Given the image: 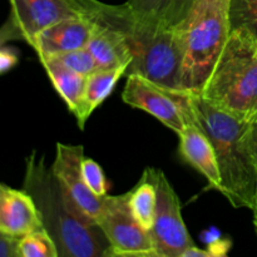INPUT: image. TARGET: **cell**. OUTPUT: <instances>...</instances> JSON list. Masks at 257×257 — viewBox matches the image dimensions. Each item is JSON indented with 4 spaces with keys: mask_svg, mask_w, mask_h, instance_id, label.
Here are the masks:
<instances>
[{
    "mask_svg": "<svg viewBox=\"0 0 257 257\" xmlns=\"http://www.w3.org/2000/svg\"><path fill=\"white\" fill-rule=\"evenodd\" d=\"M20 237L0 231V257H19Z\"/></svg>",
    "mask_w": 257,
    "mask_h": 257,
    "instance_id": "obj_25",
    "label": "cell"
},
{
    "mask_svg": "<svg viewBox=\"0 0 257 257\" xmlns=\"http://www.w3.org/2000/svg\"><path fill=\"white\" fill-rule=\"evenodd\" d=\"M231 32H242L257 43V0H228Z\"/></svg>",
    "mask_w": 257,
    "mask_h": 257,
    "instance_id": "obj_18",
    "label": "cell"
},
{
    "mask_svg": "<svg viewBox=\"0 0 257 257\" xmlns=\"http://www.w3.org/2000/svg\"><path fill=\"white\" fill-rule=\"evenodd\" d=\"M191 93L173 90L138 74H128L122 99L125 104L147 112L180 135L192 117Z\"/></svg>",
    "mask_w": 257,
    "mask_h": 257,
    "instance_id": "obj_6",
    "label": "cell"
},
{
    "mask_svg": "<svg viewBox=\"0 0 257 257\" xmlns=\"http://www.w3.org/2000/svg\"><path fill=\"white\" fill-rule=\"evenodd\" d=\"M19 62V53L15 48L7 44L0 47V75L12 70Z\"/></svg>",
    "mask_w": 257,
    "mask_h": 257,
    "instance_id": "obj_24",
    "label": "cell"
},
{
    "mask_svg": "<svg viewBox=\"0 0 257 257\" xmlns=\"http://www.w3.org/2000/svg\"><path fill=\"white\" fill-rule=\"evenodd\" d=\"M196 122L212 143L222 180V192L235 208L253 212L257 201V176L251 150L252 123L237 119L191 93Z\"/></svg>",
    "mask_w": 257,
    "mask_h": 257,
    "instance_id": "obj_3",
    "label": "cell"
},
{
    "mask_svg": "<svg viewBox=\"0 0 257 257\" xmlns=\"http://www.w3.org/2000/svg\"><path fill=\"white\" fill-rule=\"evenodd\" d=\"M53 58L59 60L65 67L69 68L73 72L78 73V74L83 75V77H88V75H90L98 69L97 63H95L92 53L88 50L87 47L70 50V52L55 55Z\"/></svg>",
    "mask_w": 257,
    "mask_h": 257,
    "instance_id": "obj_20",
    "label": "cell"
},
{
    "mask_svg": "<svg viewBox=\"0 0 257 257\" xmlns=\"http://www.w3.org/2000/svg\"><path fill=\"white\" fill-rule=\"evenodd\" d=\"M171 0H127L125 4L137 15L150 20H165Z\"/></svg>",
    "mask_w": 257,
    "mask_h": 257,
    "instance_id": "obj_22",
    "label": "cell"
},
{
    "mask_svg": "<svg viewBox=\"0 0 257 257\" xmlns=\"http://www.w3.org/2000/svg\"><path fill=\"white\" fill-rule=\"evenodd\" d=\"M23 190L34 200L59 257H110L109 243L98 223L74 202L37 151L27 158Z\"/></svg>",
    "mask_w": 257,
    "mask_h": 257,
    "instance_id": "obj_2",
    "label": "cell"
},
{
    "mask_svg": "<svg viewBox=\"0 0 257 257\" xmlns=\"http://www.w3.org/2000/svg\"><path fill=\"white\" fill-rule=\"evenodd\" d=\"M13 40H23V37L14 22L8 17L4 24L0 27V47L13 42Z\"/></svg>",
    "mask_w": 257,
    "mask_h": 257,
    "instance_id": "obj_26",
    "label": "cell"
},
{
    "mask_svg": "<svg viewBox=\"0 0 257 257\" xmlns=\"http://www.w3.org/2000/svg\"><path fill=\"white\" fill-rule=\"evenodd\" d=\"M251 150H252V156H253V163H255V170H256V176H257V122L252 123V127H251ZM257 211V201H256V208L253 212Z\"/></svg>",
    "mask_w": 257,
    "mask_h": 257,
    "instance_id": "obj_27",
    "label": "cell"
},
{
    "mask_svg": "<svg viewBox=\"0 0 257 257\" xmlns=\"http://www.w3.org/2000/svg\"><path fill=\"white\" fill-rule=\"evenodd\" d=\"M157 191L148 168L142 173L140 182L128 192V206L133 217L142 227L151 231L155 223Z\"/></svg>",
    "mask_w": 257,
    "mask_h": 257,
    "instance_id": "obj_16",
    "label": "cell"
},
{
    "mask_svg": "<svg viewBox=\"0 0 257 257\" xmlns=\"http://www.w3.org/2000/svg\"><path fill=\"white\" fill-rule=\"evenodd\" d=\"M82 175L88 188L98 197H104L108 192V182L102 167L92 158L84 157L82 162Z\"/></svg>",
    "mask_w": 257,
    "mask_h": 257,
    "instance_id": "obj_21",
    "label": "cell"
},
{
    "mask_svg": "<svg viewBox=\"0 0 257 257\" xmlns=\"http://www.w3.org/2000/svg\"><path fill=\"white\" fill-rule=\"evenodd\" d=\"M53 87L64 100L68 109L77 118L78 125L83 130L84 122V89L87 77L73 72L53 57L39 58Z\"/></svg>",
    "mask_w": 257,
    "mask_h": 257,
    "instance_id": "obj_14",
    "label": "cell"
},
{
    "mask_svg": "<svg viewBox=\"0 0 257 257\" xmlns=\"http://www.w3.org/2000/svg\"><path fill=\"white\" fill-rule=\"evenodd\" d=\"M40 228L43 223L32 196L0 182V231L23 237Z\"/></svg>",
    "mask_w": 257,
    "mask_h": 257,
    "instance_id": "obj_13",
    "label": "cell"
},
{
    "mask_svg": "<svg viewBox=\"0 0 257 257\" xmlns=\"http://www.w3.org/2000/svg\"><path fill=\"white\" fill-rule=\"evenodd\" d=\"M94 23L87 15L68 18L43 29L30 43L38 57H55L85 48L94 33Z\"/></svg>",
    "mask_w": 257,
    "mask_h": 257,
    "instance_id": "obj_11",
    "label": "cell"
},
{
    "mask_svg": "<svg viewBox=\"0 0 257 257\" xmlns=\"http://www.w3.org/2000/svg\"><path fill=\"white\" fill-rule=\"evenodd\" d=\"M178 152L182 160H185L207 180L210 188L218 191L220 193L222 192V180L215 148L208 140L207 135L196 122L193 110L192 117L188 119L185 130L178 135Z\"/></svg>",
    "mask_w": 257,
    "mask_h": 257,
    "instance_id": "obj_12",
    "label": "cell"
},
{
    "mask_svg": "<svg viewBox=\"0 0 257 257\" xmlns=\"http://www.w3.org/2000/svg\"><path fill=\"white\" fill-rule=\"evenodd\" d=\"M147 168L157 191L155 223L150 231L156 252L158 257H182L196 245L183 221L180 197L162 171Z\"/></svg>",
    "mask_w": 257,
    "mask_h": 257,
    "instance_id": "obj_8",
    "label": "cell"
},
{
    "mask_svg": "<svg viewBox=\"0 0 257 257\" xmlns=\"http://www.w3.org/2000/svg\"><path fill=\"white\" fill-rule=\"evenodd\" d=\"M19 257H59V251L52 236L40 228L20 237Z\"/></svg>",
    "mask_w": 257,
    "mask_h": 257,
    "instance_id": "obj_19",
    "label": "cell"
},
{
    "mask_svg": "<svg viewBox=\"0 0 257 257\" xmlns=\"http://www.w3.org/2000/svg\"><path fill=\"white\" fill-rule=\"evenodd\" d=\"M175 27L183 48L182 90L200 94L230 38L228 0H195Z\"/></svg>",
    "mask_w": 257,
    "mask_h": 257,
    "instance_id": "obj_5",
    "label": "cell"
},
{
    "mask_svg": "<svg viewBox=\"0 0 257 257\" xmlns=\"http://www.w3.org/2000/svg\"><path fill=\"white\" fill-rule=\"evenodd\" d=\"M253 226H255V231L257 233V211L256 212H253Z\"/></svg>",
    "mask_w": 257,
    "mask_h": 257,
    "instance_id": "obj_28",
    "label": "cell"
},
{
    "mask_svg": "<svg viewBox=\"0 0 257 257\" xmlns=\"http://www.w3.org/2000/svg\"><path fill=\"white\" fill-rule=\"evenodd\" d=\"M84 14L98 25L110 28L124 38L132 54L128 74H138L173 90H182L183 48L178 29L165 20H150L127 4L79 0ZM185 92V90H182Z\"/></svg>",
    "mask_w": 257,
    "mask_h": 257,
    "instance_id": "obj_1",
    "label": "cell"
},
{
    "mask_svg": "<svg viewBox=\"0 0 257 257\" xmlns=\"http://www.w3.org/2000/svg\"><path fill=\"white\" fill-rule=\"evenodd\" d=\"M127 72L128 68L120 67L115 69H97L88 75L84 89V122L109 97L118 80Z\"/></svg>",
    "mask_w": 257,
    "mask_h": 257,
    "instance_id": "obj_17",
    "label": "cell"
},
{
    "mask_svg": "<svg viewBox=\"0 0 257 257\" xmlns=\"http://www.w3.org/2000/svg\"><path fill=\"white\" fill-rule=\"evenodd\" d=\"M94 23V22H93ZM94 33L87 44L98 69H115L130 67L132 54L124 38L115 30L95 24Z\"/></svg>",
    "mask_w": 257,
    "mask_h": 257,
    "instance_id": "obj_15",
    "label": "cell"
},
{
    "mask_svg": "<svg viewBox=\"0 0 257 257\" xmlns=\"http://www.w3.org/2000/svg\"><path fill=\"white\" fill-rule=\"evenodd\" d=\"M9 18L29 45L37 34L54 23L84 15L79 0H9Z\"/></svg>",
    "mask_w": 257,
    "mask_h": 257,
    "instance_id": "obj_9",
    "label": "cell"
},
{
    "mask_svg": "<svg viewBox=\"0 0 257 257\" xmlns=\"http://www.w3.org/2000/svg\"><path fill=\"white\" fill-rule=\"evenodd\" d=\"M203 99L237 119L257 122V43L231 32L202 92Z\"/></svg>",
    "mask_w": 257,
    "mask_h": 257,
    "instance_id": "obj_4",
    "label": "cell"
},
{
    "mask_svg": "<svg viewBox=\"0 0 257 257\" xmlns=\"http://www.w3.org/2000/svg\"><path fill=\"white\" fill-rule=\"evenodd\" d=\"M193 2L195 0H171L167 14H166V22L173 27L182 22L187 13L190 12Z\"/></svg>",
    "mask_w": 257,
    "mask_h": 257,
    "instance_id": "obj_23",
    "label": "cell"
},
{
    "mask_svg": "<svg viewBox=\"0 0 257 257\" xmlns=\"http://www.w3.org/2000/svg\"><path fill=\"white\" fill-rule=\"evenodd\" d=\"M97 223L109 243L110 257H158L151 232L131 212L128 192L105 196Z\"/></svg>",
    "mask_w": 257,
    "mask_h": 257,
    "instance_id": "obj_7",
    "label": "cell"
},
{
    "mask_svg": "<svg viewBox=\"0 0 257 257\" xmlns=\"http://www.w3.org/2000/svg\"><path fill=\"white\" fill-rule=\"evenodd\" d=\"M84 157L83 146L58 143L55 160L50 167L74 202L82 208L83 212L97 222L98 216L104 206L105 196L98 197L88 188L82 175V162Z\"/></svg>",
    "mask_w": 257,
    "mask_h": 257,
    "instance_id": "obj_10",
    "label": "cell"
}]
</instances>
